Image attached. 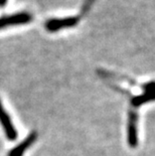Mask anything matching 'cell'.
I'll return each instance as SVG.
<instances>
[{"instance_id": "cell-1", "label": "cell", "mask_w": 155, "mask_h": 156, "mask_svg": "<svg viewBox=\"0 0 155 156\" xmlns=\"http://www.w3.org/2000/svg\"><path fill=\"white\" fill-rule=\"evenodd\" d=\"M98 75L105 80L111 88L122 93L128 99L127 141L131 148H136L138 146L139 109L148 102L155 101V81L139 84L127 76L106 69H99Z\"/></svg>"}, {"instance_id": "cell-2", "label": "cell", "mask_w": 155, "mask_h": 156, "mask_svg": "<svg viewBox=\"0 0 155 156\" xmlns=\"http://www.w3.org/2000/svg\"><path fill=\"white\" fill-rule=\"evenodd\" d=\"M81 19L79 16H65L62 18H51L45 22L44 27L49 32H55L61 29L75 27Z\"/></svg>"}, {"instance_id": "cell-3", "label": "cell", "mask_w": 155, "mask_h": 156, "mask_svg": "<svg viewBox=\"0 0 155 156\" xmlns=\"http://www.w3.org/2000/svg\"><path fill=\"white\" fill-rule=\"evenodd\" d=\"M32 19L33 17L29 12H18L8 16H3L0 18V29L9 27V26L27 24Z\"/></svg>"}, {"instance_id": "cell-4", "label": "cell", "mask_w": 155, "mask_h": 156, "mask_svg": "<svg viewBox=\"0 0 155 156\" xmlns=\"http://www.w3.org/2000/svg\"><path fill=\"white\" fill-rule=\"evenodd\" d=\"M0 123L4 131L6 138L10 141H14L17 138V131L13 125V123L10 119V116L8 115V113L5 111V109L3 108L1 100H0Z\"/></svg>"}, {"instance_id": "cell-5", "label": "cell", "mask_w": 155, "mask_h": 156, "mask_svg": "<svg viewBox=\"0 0 155 156\" xmlns=\"http://www.w3.org/2000/svg\"><path fill=\"white\" fill-rule=\"evenodd\" d=\"M36 138H37V134L35 132H32L27 136V138H25L23 141L20 142L17 146H15L14 148H12L8 153V156H22L24 154V152L34 143Z\"/></svg>"}, {"instance_id": "cell-6", "label": "cell", "mask_w": 155, "mask_h": 156, "mask_svg": "<svg viewBox=\"0 0 155 156\" xmlns=\"http://www.w3.org/2000/svg\"><path fill=\"white\" fill-rule=\"evenodd\" d=\"M96 1V0H85L84 4H83V7H82V10H81V13L79 14L78 16L80 17V19L82 17H84V16L86 15V13H87L89 10L91 9V7L93 6L94 2Z\"/></svg>"}, {"instance_id": "cell-7", "label": "cell", "mask_w": 155, "mask_h": 156, "mask_svg": "<svg viewBox=\"0 0 155 156\" xmlns=\"http://www.w3.org/2000/svg\"><path fill=\"white\" fill-rule=\"evenodd\" d=\"M8 0H0V7H3L6 3H7Z\"/></svg>"}]
</instances>
